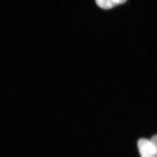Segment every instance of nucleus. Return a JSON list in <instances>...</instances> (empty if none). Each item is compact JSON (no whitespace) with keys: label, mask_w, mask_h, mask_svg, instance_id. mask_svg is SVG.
I'll return each mask as SVG.
<instances>
[{"label":"nucleus","mask_w":157,"mask_h":157,"mask_svg":"<svg viewBox=\"0 0 157 157\" xmlns=\"http://www.w3.org/2000/svg\"><path fill=\"white\" fill-rule=\"evenodd\" d=\"M138 147L141 157H157V146L146 139H141L138 142Z\"/></svg>","instance_id":"1"},{"label":"nucleus","mask_w":157,"mask_h":157,"mask_svg":"<svg viewBox=\"0 0 157 157\" xmlns=\"http://www.w3.org/2000/svg\"><path fill=\"white\" fill-rule=\"evenodd\" d=\"M97 5L103 9H110L114 7L123 4L127 0H95Z\"/></svg>","instance_id":"2"}]
</instances>
